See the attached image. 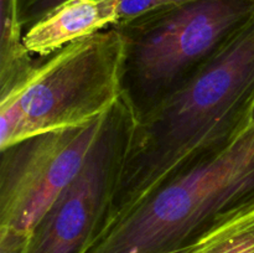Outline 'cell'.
<instances>
[{
    "mask_svg": "<svg viewBox=\"0 0 254 253\" xmlns=\"http://www.w3.org/2000/svg\"><path fill=\"white\" fill-rule=\"evenodd\" d=\"M253 108L254 15L196 76L135 117L99 232L227 148L252 124Z\"/></svg>",
    "mask_w": 254,
    "mask_h": 253,
    "instance_id": "cell-1",
    "label": "cell"
},
{
    "mask_svg": "<svg viewBox=\"0 0 254 253\" xmlns=\"http://www.w3.org/2000/svg\"><path fill=\"white\" fill-rule=\"evenodd\" d=\"M254 211V124L103 228L86 253H164Z\"/></svg>",
    "mask_w": 254,
    "mask_h": 253,
    "instance_id": "cell-2",
    "label": "cell"
},
{
    "mask_svg": "<svg viewBox=\"0 0 254 253\" xmlns=\"http://www.w3.org/2000/svg\"><path fill=\"white\" fill-rule=\"evenodd\" d=\"M124 42L117 26L35 59L0 84V149L106 116L122 97Z\"/></svg>",
    "mask_w": 254,
    "mask_h": 253,
    "instance_id": "cell-3",
    "label": "cell"
},
{
    "mask_svg": "<svg viewBox=\"0 0 254 253\" xmlns=\"http://www.w3.org/2000/svg\"><path fill=\"white\" fill-rule=\"evenodd\" d=\"M254 15V0H188L114 25L124 42L122 97L138 117L190 81Z\"/></svg>",
    "mask_w": 254,
    "mask_h": 253,
    "instance_id": "cell-4",
    "label": "cell"
},
{
    "mask_svg": "<svg viewBox=\"0 0 254 253\" xmlns=\"http://www.w3.org/2000/svg\"><path fill=\"white\" fill-rule=\"evenodd\" d=\"M106 116L0 149V232L30 237L50 206L83 168Z\"/></svg>",
    "mask_w": 254,
    "mask_h": 253,
    "instance_id": "cell-5",
    "label": "cell"
},
{
    "mask_svg": "<svg viewBox=\"0 0 254 253\" xmlns=\"http://www.w3.org/2000/svg\"><path fill=\"white\" fill-rule=\"evenodd\" d=\"M134 119L121 97L107 113L83 168L35 226L24 253H86L108 212Z\"/></svg>",
    "mask_w": 254,
    "mask_h": 253,
    "instance_id": "cell-6",
    "label": "cell"
},
{
    "mask_svg": "<svg viewBox=\"0 0 254 253\" xmlns=\"http://www.w3.org/2000/svg\"><path fill=\"white\" fill-rule=\"evenodd\" d=\"M118 21V0H69L26 30L22 44L32 56L47 57Z\"/></svg>",
    "mask_w": 254,
    "mask_h": 253,
    "instance_id": "cell-7",
    "label": "cell"
},
{
    "mask_svg": "<svg viewBox=\"0 0 254 253\" xmlns=\"http://www.w3.org/2000/svg\"><path fill=\"white\" fill-rule=\"evenodd\" d=\"M190 253H254V211L201 236L192 242Z\"/></svg>",
    "mask_w": 254,
    "mask_h": 253,
    "instance_id": "cell-8",
    "label": "cell"
},
{
    "mask_svg": "<svg viewBox=\"0 0 254 253\" xmlns=\"http://www.w3.org/2000/svg\"><path fill=\"white\" fill-rule=\"evenodd\" d=\"M22 32L17 21L16 0H1V32H0V62L7 63L27 54L22 44Z\"/></svg>",
    "mask_w": 254,
    "mask_h": 253,
    "instance_id": "cell-9",
    "label": "cell"
},
{
    "mask_svg": "<svg viewBox=\"0 0 254 253\" xmlns=\"http://www.w3.org/2000/svg\"><path fill=\"white\" fill-rule=\"evenodd\" d=\"M69 0H16L17 21L25 34L26 30Z\"/></svg>",
    "mask_w": 254,
    "mask_h": 253,
    "instance_id": "cell-10",
    "label": "cell"
},
{
    "mask_svg": "<svg viewBox=\"0 0 254 253\" xmlns=\"http://www.w3.org/2000/svg\"><path fill=\"white\" fill-rule=\"evenodd\" d=\"M184 1H188V0H118V24L130 21L153 10L169 6V5L180 4Z\"/></svg>",
    "mask_w": 254,
    "mask_h": 253,
    "instance_id": "cell-11",
    "label": "cell"
},
{
    "mask_svg": "<svg viewBox=\"0 0 254 253\" xmlns=\"http://www.w3.org/2000/svg\"><path fill=\"white\" fill-rule=\"evenodd\" d=\"M191 247H192V242L189 243V245L186 246H183V247L180 248H176V250L174 251H169V252H164V253H190Z\"/></svg>",
    "mask_w": 254,
    "mask_h": 253,
    "instance_id": "cell-12",
    "label": "cell"
},
{
    "mask_svg": "<svg viewBox=\"0 0 254 253\" xmlns=\"http://www.w3.org/2000/svg\"><path fill=\"white\" fill-rule=\"evenodd\" d=\"M252 124H254V108H253V113H252Z\"/></svg>",
    "mask_w": 254,
    "mask_h": 253,
    "instance_id": "cell-13",
    "label": "cell"
}]
</instances>
